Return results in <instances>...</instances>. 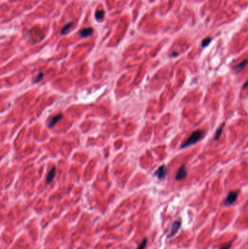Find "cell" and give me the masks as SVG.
<instances>
[{"instance_id": "obj_1", "label": "cell", "mask_w": 248, "mask_h": 249, "mask_svg": "<svg viewBox=\"0 0 248 249\" xmlns=\"http://www.w3.org/2000/svg\"><path fill=\"white\" fill-rule=\"evenodd\" d=\"M204 136V132L202 130H197L194 132L192 133L191 136L182 144L180 146V149L187 148V147H191V146L195 144L199 140L202 139Z\"/></svg>"}, {"instance_id": "obj_2", "label": "cell", "mask_w": 248, "mask_h": 249, "mask_svg": "<svg viewBox=\"0 0 248 249\" xmlns=\"http://www.w3.org/2000/svg\"><path fill=\"white\" fill-rule=\"evenodd\" d=\"M238 197V192H236V191H234V192H229V195H227L226 198L224 200V205L226 206H229V205H231L234 203Z\"/></svg>"}, {"instance_id": "obj_3", "label": "cell", "mask_w": 248, "mask_h": 249, "mask_svg": "<svg viewBox=\"0 0 248 249\" xmlns=\"http://www.w3.org/2000/svg\"><path fill=\"white\" fill-rule=\"evenodd\" d=\"M187 175V170H186V165H182L177 171L175 175V180L176 181H180L183 179Z\"/></svg>"}, {"instance_id": "obj_4", "label": "cell", "mask_w": 248, "mask_h": 249, "mask_svg": "<svg viewBox=\"0 0 248 249\" xmlns=\"http://www.w3.org/2000/svg\"><path fill=\"white\" fill-rule=\"evenodd\" d=\"M180 226H181V223H180V222H178V221H176V222H174L172 225V228H171L170 234H169V237H172L173 236H175L178 232L179 229L180 228Z\"/></svg>"}, {"instance_id": "obj_5", "label": "cell", "mask_w": 248, "mask_h": 249, "mask_svg": "<svg viewBox=\"0 0 248 249\" xmlns=\"http://www.w3.org/2000/svg\"><path fill=\"white\" fill-rule=\"evenodd\" d=\"M166 174H167V170H166V167L164 165L160 166L156 172V175L159 179L164 178V177H165Z\"/></svg>"}, {"instance_id": "obj_6", "label": "cell", "mask_w": 248, "mask_h": 249, "mask_svg": "<svg viewBox=\"0 0 248 249\" xmlns=\"http://www.w3.org/2000/svg\"><path fill=\"white\" fill-rule=\"evenodd\" d=\"M247 64H248V61L244 60L243 61H242L241 63H239V64H237V65L234 66L233 67V69L234 70L236 73H239L240 71H242L244 68H245L246 66L247 65Z\"/></svg>"}, {"instance_id": "obj_7", "label": "cell", "mask_w": 248, "mask_h": 249, "mask_svg": "<svg viewBox=\"0 0 248 249\" xmlns=\"http://www.w3.org/2000/svg\"><path fill=\"white\" fill-rule=\"evenodd\" d=\"M93 31L92 28H85L79 31V34L81 37H87L90 36L93 33Z\"/></svg>"}, {"instance_id": "obj_8", "label": "cell", "mask_w": 248, "mask_h": 249, "mask_svg": "<svg viewBox=\"0 0 248 249\" xmlns=\"http://www.w3.org/2000/svg\"><path fill=\"white\" fill-rule=\"evenodd\" d=\"M62 117H63V114H57V115H56V116H55V117H53V118H52L51 120H50L49 124H48V125H49L50 128H52V127H53V126H54V125H56V123H57L58 122L61 118H62Z\"/></svg>"}, {"instance_id": "obj_9", "label": "cell", "mask_w": 248, "mask_h": 249, "mask_svg": "<svg viewBox=\"0 0 248 249\" xmlns=\"http://www.w3.org/2000/svg\"><path fill=\"white\" fill-rule=\"evenodd\" d=\"M56 167H53V168L50 170L49 173H48V176H47V182H48V184H50V183L53 181L55 176H56Z\"/></svg>"}, {"instance_id": "obj_10", "label": "cell", "mask_w": 248, "mask_h": 249, "mask_svg": "<svg viewBox=\"0 0 248 249\" xmlns=\"http://www.w3.org/2000/svg\"><path fill=\"white\" fill-rule=\"evenodd\" d=\"M224 126H225V124L223 123V124L221 125L218 128V130L216 131V135H215V140H218V139H219V138L221 137V134H222V133H223V130Z\"/></svg>"}, {"instance_id": "obj_11", "label": "cell", "mask_w": 248, "mask_h": 249, "mask_svg": "<svg viewBox=\"0 0 248 249\" xmlns=\"http://www.w3.org/2000/svg\"><path fill=\"white\" fill-rule=\"evenodd\" d=\"M73 24H74V23H72V22H71V23H67V24L66 25V26H64L63 28L62 31H61V34H66V33L67 31H68V30H69L70 28L72 26H73Z\"/></svg>"}, {"instance_id": "obj_12", "label": "cell", "mask_w": 248, "mask_h": 249, "mask_svg": "<svg viewBox=\"0 0 248 249\" xmlns=\"http://www.w3.org/2000/svg\"><path fill=\"white\" fill-rule=\"evenodd\" d=\"M103 15H104V12L103 11H96L95 12V18L97 20H101L102 18H103Z\"/></svg>"}, {"instance_id": "obj_13", "label": "cell", "mask_w": 248, "mask_h": 249, "mask_svg": "<svg viewBox=\"0 0 248 249\" xmlns=\"http://www.w3.org/2000/svg\"><path fill=\"white\" fill-rule=\"evenodd\" d=\"M211 41H212V39L210 38V37L205 38V40H203V41L202 42V48H205V47L208 46Z\"/></svg>"}, {"instance_id": "obj_14", "label": "cell", "mask_w": 248, "mask_h": 249, "mask_svg": "<svg viewBox=\"0 0 248 249\" xmlns=\"http://www.w3.org/2000/svg\"><path fill=\"white\" fill-rule=\"evenodd\" d=\"M146 243H147V239H146V238L143 239L142 242H141V243L139 245V246L137 248V249H144L145 248L146 245Z\"/></svg>"}, {"instance_id": "obj_15", "label": "cell", "mask_w": 248, "mask_h": 249, "mask_svg": "<svg viewBox=\"0 0 248 249\" xmlns=\"http://www.w3.org/2000/svg\"><path fill=\"white\" fill-rule=\"evenodd\" d=\"M43 76H44V74L42 73V72H40V74H38V76L37 77V79H35V82H38L39 81H40L41 79H42V77H43Z\"/></svg>"}, {"instance_id": "obj_16", "label": "cell", "mask_w": 248, "mask_h": 249, "mask_svg": "<svg viewBox=\"0 0 248 249\" xmlns=\"http://www.w3.org/2000/svg\"><path fill=\"white\" fill-rule=\"evenodd\" d=\"M231 243H229V244H226V245H223L222 247H221L220 249H229L231 248Z\"/></svg>"}, {"instance_id": "obj_17", "label": "cell", "mask_w": 248, "mask_h": 249, "mask_svg": "<svg viewBox=\"0 0 248 249\" xmlns=\"http://www.w3.org/2000/svg\"><path fill=\"white\" fill-rule=\"evenodd\" d=\"M247 87H248V79L247 82H245V83H244V85H243V88H246Z\"/></svg>"}]
</instances>
